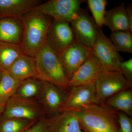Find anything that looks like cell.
Masks as SVG:
<instances>
[{"label": "cell", "instance_id": "obj_22", "mask_svg": "<svg viewBox=\"0 0 132 132\" xmlns=\"http://www.w3.org/2000/svg\"><path fill=\"white\" fill-rule=\"evenodd\" d=\"M42 87L43 81L40 80L35 78L27 79L22 81L13 97L29 100L41 92Z\"/></svg>", "mask_w": 132, "mask_h": 132}, {"label": "cell", "instance_id": "obj_7", "mask_svg": "<svg viewBox=\"0 0 132 132\" xmlns=\"http://www.w3.org/2000/svg\"><path fill=\"white\" fill-rule=\"evenodd\" d=\"M70 23L75 40L91 49L97 39L99 28L93 19L81 9Z\"/></svg>", "mask_w": 132, "mask_h": 132}, {"label": "cell", "instance_id": "obj_26", "mask_svg": "<svg viewBox=\"0 0 132 132\" xmlns=\"http://www.w3.org/2000/svg\"><path fill=\"white\" fill-rule=\"evenodd\" d=\"M118 123L119 132H132V120L130 116L118 112Z\"/></svg>", "mask_w": 132, "mask_h": 132}, {"label": "cell", "instance_id": "obj_13", "mask_svg": "<svg viewBox=\"0 0 132 132\" xmlns=\"http://www.w3.org/2000/svg\"><path fill=\"white\" fill-rule=\"evenodd\" d=\"M52 83L43 81L42 99L47 112L52 117L60 112L64 106L67 94Z\"/></svg>", "mask_w": 132, "mask_h": 132}, {"label": "cell", "instance_id": "obj_23", "mask_svg": "<svg viewBox=\"0 0 132 132\" xmlns=\"http://www.w3.org/2000/svg\"><path fill=\"white\" fill-rule=\"evenodd\" d=\"M109 38L118 52L132 53V34L130 31L112 32Z\"/></svg>", "mask_w": 132, "mask_h": 132}, {"label": "cell", "instance_id": "obj_10", "mask_svg": "<svg viewBox=\"0 0 132 132\" xmlns=\"http://www.w3.org/2000/svg\"><path fill=\"white\" fill-rule=\"evenodd\" d=\"M40 113L37 105L29 100L13 97L5 105L2 120L19 119L35 121Z\"/></svg>", "mask_w": 132, "mask_h": 132}, {"label": "cell", "instance_id": "obj_20", "mask_svg": "<svg viewBox=\"0 0 132 132\" xmlns=\"http://www.w3.org/2000/svg\"><path fill=\"white\" fill-rule=\"evenodd\" d=\"M22 54L20 45L0 41V71H8Z\"/></svg>", "mask_w": 132, "mask_h": 132}, {"label": "cell", "instance_id": "obj_25", "mask_svg": "<svg viewBox=\"0 0 132 132\" xmlns=\"http://www.w3.org/2000/svg\"><path fill=\"white\" fill-rule=\"evenodd\" d=\"M87 2L95 24L101 28L104 26L107 1L106 0H88Z\"/></svg>", "mask_w": 132, "mask_h": 132}, {"label": "cell", "instance_id": "obj_18", "mask_svg": "<svg viewBox=\"0 0 132 132\" xmlns=\"http://www.w3.org/2000/svg\"><path fill=\"white\" fill-rule=\"evenodd\" d=\"M104 26L108 27L112 32L130 31L125 3H121L119 6L106 11Z\"/></svg>", "mask_w": 132, "mask_h": 132}, {"label": "cell", "instance_id": "obj_11", "mask_svg": "<svg viewBox=\"0 0 132 132\" xmlns=\"http://www.w3.org/2000/svg\"><path fill=\"white\" fill-rule=\"evenodd\" d=\"M101 103L97 97L94 84L73 87L70 88L61 112Z\"/></svg>", "mask_w": 132, "mask_h": 132}, {"label": "cell", "instance_id": "obj_31", "mask_svg": "<svg viewBox=\"0 0 132 132\" xmlns=\"http://www.w3.org/2000/svg\"><path fill=\"white\" fill-rule=\"evenodd\" d=\"M2 72L1 71H0V81L1 79L2 76Z\"/></svg>", "mask_w": 132, "mask_h": 132}, {"label": "cell", "instance_id": "obj_19", "mask_svg": "<svg viewBox=\"0 0 132 132\" xmlns=\"http://www.w3.org/2000/svg\"><path fill=\"white\" fill-rule=\"evenodd\" d=\"M111 109L122 112L131 118L132 91L131 88L121 91L107 99L104 103Z\"/></svg>", "mask_w": 132, "mask_h": 132}, {"label": "cell", "instance_id": "obj_4", "mask_svg": "<svg viewBox=\"0 0 132 132\" xmlns=\"http://www.w3.org/2000/svg\"><path fill=\"white\" fill-rule=\"evenodd\" d=\"M98 99L101 103L121 91L131 88L132 85L120 71H102L94 82Z\"/></svg>", "mask_w": 132, "mask_h": 132}, {"label": "cell", "instance_id": "obj_24", "mask_svg": "<svg viewBox=\"0 0 132 132\" xmlns=\"http://www.w3.org/2000/svg\"><path fill=\"white\" fill-rule=\"evenodd\" d=\"M35 121L19 119H8L0 123V132H25Z\"/></svg>", "mask_w": 132, "mask_h": 132}, {"label": "cell", "instance_id": "obj_1", "mask_svg": "<svg viewBox=\"0 0 132 132\" xmlns=\"http://www.w3.org/2000/svg\"><path fill=\"white\" fill-rule=\"evenodd\" d=\"M71 111L83 132H119L118 111L104 104L85 106Z\"/></svg>", "mask_w": 132, "mask_h": 132}, {"label": "cell", "instance_id": "obj_27", "mask_svg": "<svg viewBox=\"0 0 132 132\" xmlns=\"http://www.w3.org/2000/svg\"><path fill=\"white\" fill-rule=\"evenodd\" d=\"M119 69L126 79L132 85V58L121 62Z\"/></svg>", "mask_w": 132, "mask_h": 132}, {"label": "cell", "instance_id": "obj_30", "mask_svg": "<svg viewBox=\"0 0 132 132\" xmlns=\"http://www.w3.org/2000/svg\"><path fill=\"white\" fill-rule=\"evenodd\" d=\"M5 108V105L0 104V117H1V114L3 113Z\"/></svg>", "mask_w": 132, "mask_h": 132}, {"label": "cell", "instance_id": "obj_9", "mask_svg": "<svg viewBox=\"0 0 132 132\" xmlns=\"http://www.w3.org/2000/svg\"><path fill=\"white\" fill-rule=\"evenodd\" d=\"M91 53V49L75 40L72 45L57 54L68 81Z\"/></svg>", "mask_w": 132, "mask_h": 132}, {"label": "cell", "instance_id": "obj_32", "mask_svg": "<svg viewBox=\"0 0 132 132\" xmlns=\"http://www.w3.org/2000/svg\"><path fill=\"white\" fill-rule=\"evenodd\" d=\"M44 132H50L49 130H48V128H47L46 130V131H45Z\"/></svg>", "mask_w": 132, "mask_h": 132}, {"label": "cell", "instance_id": "obj_5", "mask_svg": "<svg viewBox=\"0 0 132 132\" xmlns=\"http://www.w3.org/2000/svg\"><path fill=\"white\" fill-rule=\"evenodd\" d=\"M91 51L98 61L102 71H120L119 66L122 58L110 39L100 28L97 39Z\"/></svg>", "mask_w": 132, "mask_h": 132}, {"label": "cell", "instance_id": "obj_17", "mask_svg": "<svg viewBox=\"0 0 132 132\" xmlns=\"http://www.w3.org/2000/svg\"><path fill=\"white\" fill-rule=\"evenodd\" d=\"M7 72L13 78L20 81L29 78L38 79L34 57L24 54L19 56Z\"/></svg>", "mask_w": 132, "mask_h": 132}, {"label": "cell", "instance_id": "obj_28", "mask_svg": "<svg viewBox=\"0 0 132 132\" xmlns=\"http://www.w3.org/2000/svg\"><path fill=\"white\" fill-rule=\"evenodd\" d=\"M48 120H43L33 125L25 132H44L48 128Z\"/></svg>", "mask_w": 132, "mask_h": 132}, {"label": "cell", "instance_id": "obj_6", "mask_svg": "<svg viewBox=\"0 0 132 132\" xmlns=\"http://www.w3.org/2000/svg\"><path fill=\"white\" fill-rule=\"evenodd\" d=\"M80 0H50L43 2L34 9L54 20L70 23L81 10Z\"/></svg>", "mask_w": 132, "mask_h": 132}, {"label": "cell", "instance_id": "obj_2", "mask_svg": "<svg viewBox=\"0 0 132 132\" xmlns=\"http://www.w3.org/2000/svg\"><path fill=\"white\" fill-rule=\"evenodd\" d=\"M52 17L33 9L22 17L23 35L21 47L22 53L34 57L46 44Z\"/></svg>", "mask_w": 132, "mask_h": 132}, {"label": "cell", "instance_id": "obj_3", "mask_svg": "<svg viewBox=\"0 0 132 132\" xmlns=\"http://www.w3.org/2000/svg\"><path fill=\"white\" fill-rule=\"evenodd\" d=\"M38 79L69 92L68 80L57 54L46 43L34 57Z\"/></svg>", "mask_w": 132, "mask_h": 132}, {"label": "cell", "instance_id": "obj_15", "mask_svg": "<svg viewBox=\"0 0 132 132\" xmlns=\"http://www.w3.org/2000/svg\"><path fill=\"white\" fill-rule=\"evenodd\" d=\"M50 132H83L72 111L65 110L48 120Z\"/></svg>", "mask_w": 132, "mask_h": 132}, {"label": "cell", "instance_id": "obj_14", "mask_svg": "<svg viewBox=\"0 0 132 132\" xmlns=\"http://www.w3.org/2000/svg\"><path fill=\"white\" fill-rule=\"evenodd\" d=\"M42 2L40 0H0V19L22 18Z\"/></svg>", "mask_w": 132, "mask_h": 132}, {"label": "cell", "instance_id": "obj_8", "mask_svg": "<svg viewBox=\"0 0 132 132\" xmlns=\"http://www.w3.org/2000/svg\"><path fill=\"white\" fill-rule=\"evenodd\" d=\"M75 41L70 23L53 19L46 36V43L57 54L64 51Z\"/></svg>", "mask_w": 132, "mask_h": 132}, {"label": "cell", "instance_id": "obj_16", "mask_svg": "<svg viewBox=\"0 0 132 132\" xmlns=\"http://www.w3.org/2000/svg\"><path fill=\"white\" fill-rule=\"evenodd\" d=\"M23 31L22 18L0 19V41L21 45Z\"/></svg>", "mask_w": 132, "mask_h": 132}, {"label": "cell", "instance_id": "obj_21", "mask_svg": "<svg viewBox=\"0 0 132 132\" xmlns=\"http://www.w3.org/2000/svg\"><path fill=\"white\" fill-rule=\"evenodd\" d=\"M22 81L10 75L7 72H3L0 81V104L5 106L16 93Z\"/></svg>", "mask_w": 132, "mask_h": 132}, {"label": "cell", "instance_id": "obj_29", "mask_svg": "<svg viewBox=\"0 0 132 132\" xmlns=\"http://www.w3.org/2000/svg\"><path fill=\"white\" fill-rule=\"evenodd\" d=\"M126 11L129 29L131 32H132V7L131 5H128L126 7Z\"/></svg>", "mask_w": 132, "mask_h": 132}, {"label": "cell", "instance_id": "obj_12", "mask_svg": "<svg viewBox=\"0 0 132 132\" xmlns=\"http://www.w3.org/2000/svg\"><path fill=\"white\" fill-rule=\"evenodd\" d=\"M102 71L100 62L91 51L89 57L69 80V86L71 88L94 84L98 76Z\"/></svg>", "mask_w": 132, "mask_h": 132}]
</instances>
